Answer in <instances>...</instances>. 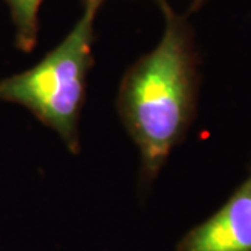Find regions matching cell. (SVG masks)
Listing matches in <instances>:
<instances>
[{
	"label": "cell",
	"mask_w": 251,
	"mask_h": 251,
	"mask_svg": "<svg viewBox=\"0 0 251 251\" xmlns=\"http://www.w3.org/2000/svg\"><path fill=\"white\" fill-rule=\"evenodd\" d=\"M16 29V45L23 52H31L38 42L39 9L42 0H4Z\"/></svg>",
	"instance_id": "cell-4"
},
{
	"label": "cell",
	"mask_w": 251,
	"mask_h": 251,
	"mask_svg": "<svg viewBox=\"0 0 251 251\" xmlns=\"http://www.w3.org/2000/svg\"><path fill=\"white\" fill-rule=\"evenodd\" d=\"M156 1H158L159 4H162V3H165V1H168V0H156Z\"/></svg>",
	"instance_id": "cell-7"
},
{
	"label": "cell",
	"mask_w": 251,
	"mask_h": 251,
	"mask_svg": "<svg viewBox=\"0 0 251 251\" xmlns=\"http://www.w3.org/2000/svg\"><path fill=\"white\" fill-rule=\"evenodd\" d=\"M100 6H84L80 20L59 45L31 69L0 80V100L28 109L73 153L80 151L78 123L94 64V23Z\"/></svg>",
	"instance_id": "cell-2"
},
{
	"label": "cell",
	"mask_w": 251,
	"mask_h": 251,
	"mask_svg": "<svg viewBox=\"0 0 251 251\" xmlns=\"http://www.w3.org/2000/svg\"><path fill=\"white\" fill-rule=\"evenodd\" d=\"M176 251H251V169L224 205L180 239Z\"/></svg>",
	"instance_id": "cell-3"
},
{
	"label": "cell",
	"mask_w": 251,
	"mask_h": 251,
	"mask_svg": "<svg viewBox=\"0 0 251 251\" xmlns=\"http://www.w3.org/2000/svg\"><path fill=\"white\" fill-rule=\"evenodd\" d=\"M165 17L161 41L126 72L116 106L141 156V176L152 181L193 125L200 73L187 18L159 4Z\"/></svg>",
	"instance_id": "cell-1"
},
{
	"label": "cell",
	"mask_w": 251,
	"mask_h": 251,
	"mask_svg": "<svg viewBox=\"0 0 251 251\" xmlns=\"http://www.w3.org/2000/svg\"><path fill=\"white\" fill-rule=\"evenodd\" d=\"M105 0H82V4L84 6H87V4H90V3H99V4H102Z\"/></svg>",
	"instance_id": "cell-6"
},
{
	"label": "cell",
	"mask_w": 251,
	"mask_h": 251,
	"mask_svg": "<svg viewBox=\"0 0 251 251\" xmlns=\"http://www.w3.org/2000/svg\"><path fill=\"white\" fill-rule=\"evenodd\" d=\"M208 0H190V6H188V11L190 13H196L205 4Z\"/></svg>",
	"instance_id": "cell-5"
}]
</instances>
